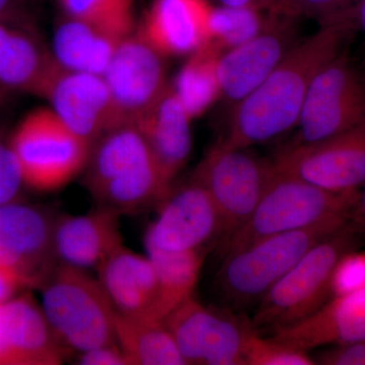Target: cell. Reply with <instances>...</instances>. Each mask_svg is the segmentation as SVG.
<instances>
[{"label": "cell", "mask_w": 365, "mask_h": 365, "mask_svg": "<svg viewBox=\"0 0 365 365\" xmlns=\"http://www.w3.org/2000/svg\"><path fill=\"white\" fill-rule=\"evenodd\" d=\"M359 193V190L329 191L275 169L247 222L220 242L222 258L271 235L302 230L340 216L352 218Z\"/></svg>", "instance_id": "3"}, {"label": "cell", "mask_w": 365, "mask_h": 365, "mask_svg": "<svg viewBox=\"0 0 365 365\" xmlns=\"http://www.w3.org/2000/svg\"><path fill=\"white\" fill-rule=\"evenodd\" d=\"M274 173L272 160L258 157L249 148H235L222 138L209 148L192 180L206 189L220 213V242L247 222Z\"/></svg>", "instance_id": "8"}, {"label": "cell", "mask_w": 365, "mask_h": 365, "mask_svg": "<svg viewBox=\"0 0 365 365\" xmlns=\"http://www.w3.org/2000/svg\"><path fill=\"white\" fill-rule=\"evenodd\" d=\"M222 53L207 43L189 55L170 85L192 120L204 114L220 98L218 60Z\"/></svg>", "instance_id": "27"}, {"label": "cell", "mask_w": 365, "mask_h": 365, "mask_svg": "<svg viewBox=\"0 0 365 365\" xmlns=\"http://www.w3.org/2000/svg\"><path fill=\"white\" fill-rule=\"evenodd\" d=\"M7 146H9V141L6 140L4 134H2L1 130H0V155L6 150Z\"/></svg>", "instance_id": "41"}, {"label": "cell", "mask_w": 365, "mask_h": 365, "mask_svg": "<svg viewBox=\"0 0 365 365\" xmlns=\"http://www.w3.org/2000/svg\"><path fill=\"white\" fill-rule=\"evenodd\" d=\"M280 173L333 192L365 185V123L314 143L288 144L272 160Z\"/></svg>", "instance_id": "11"}, {"label": "cell", "mask_w": 365, "mask_h": 365, "mask_svg": "<svg viewBox=\"0 0 365 365\" xmlns=\"http://www.w3.org/2000/svg\"><path fill=\"white\" fill-rule=\"evenodd\" d=\"M97 270L98 280L117 313L157 319V274L148 256L137 254L123 245Z\"/></svg>", "instance_id": "22"}, {"label": "cell", "mask_w": 365, "mask_h": 365, "mask_svg": "<svg viewBox=\"0 0 365 365\" xmlns=\"http://www.w3.org/2000/svg\"><path fill=\"white\" fill-rule=\"evenodd\" d=\"M120 216L116 211L104 207L86 215L57 216L54 249L59 263L97 269L123 246Z\"/></svg>", "instance_id": "20"}, {"label": "cell", "mask_w": 365, "mask_h": 365, "mask_svg": "<svg viewBox=\"0 0 365 365\" xmlns=\"http://www.w3.org/2000/svg\"><path fill=\"white\" fill-rule=\"evenodd\" d=\"M307 351L281 343L273 338L262 337L258 331L252 334L246 350V365H313Z\"/></svg>", "instance_id": "30"}, {"label": "cell", "mask_w": 365, "mask_h": 365, "mask_svg": "<svg viewBox=\"0 0 365 365\" xmlns=\"http://www.w3.org/2000/svg\"><path fill=\"white\" fill-rule=\"evenodd\" d=\"M24 186L26 185L20 163L9 143L6 150L0 155V206L19 200Z\"/></svg>", "instance_id": "33"}, {"label": "cell", "mask_w": 365, "mask_h": 365, "mask_svg": "<svg viewBox=\"0 0 365 365\" xmlns=\"http://www.w3.org/2000/svg\"><path fill=\"white\" fill-rule=\"evenodd\" d=\"M351 217L340 216L312 227L271 235L225 257L217 287L235 306L259 302L314 245L344 227Z\"/></svg>", "instance_id": "6"}, {"label": "cell", "mask_w": 365, "mask_h": 365, "mask_svg": "<svg viewBox=\"0 0 365 365\" xmlns=\"http://www.w3.org/2000/svg\"><path fill=\"white\" fill-rule=\"evenodd\" d=\"M69 352L30 294L0 304V365H59Z\"/></svg>", "instance_id": "17"}, {"label": "cell", "mask_w": 365, "mask_h": 365, "mask_svg": "<svg viewBox=\"0 0 365 365\" xmlns=\"http://www.w3.org/2000/svg\"><path fill=\"white\" fill-rule=\"evenodd\" d=\"M270 16L261 7L212 6L208 43L222 52L245 44L265 29Z\"/></svg>", "instance_id": "28"}, {"label": "cell", "mask_w": 365, "mask_h": 365, "mask_svg": "<svg viewBox=\"0 0 365 365\" xmlns=\"http://www.w3.org/2000/svg\"><path fill=\"white\" fill-rule=\"evenodd\" d=\"M270 334L273 339L304 351L365 341V289L334 297L316 313Z\"/></svg>", "instance_id": "19"}, {"label": "cell", "mask_w": 365, "mask_h": 365, "mask_svg": "<svg viewBox=\"0 0 365 365\" xmlns=\"http://www.w3.org/2000/svg\"><path fill=\"white\" fill-rule=\"evenodd\" d=\"M314 361L323 365H365V341L336 345L319 353Z\"/></svg>", "instance_id": "34"}, {"label": "cell", "mask_w": 365, "mask_h": 365, "mask_svg": "<svg viewBox=\"0 0 365 365\" xmlns=\"http://www.w3.org/2000/svg\"><path fill=\"white\" fill-rule=\"evenodd\" d=\"M78 364L83 365H130L120 346H101L88 351L78 353Z\"/></svg>", "instance_id": "35"}, {"label": "cell", "mask_w": 365, "mask_h": 365, "mask_svg": "<svg viewBox=\"0 0 365 365\" xmlns=\"http://www.w3.org/2000/svg\"><path fill=\"white\" fill-rule=\"evenodd\" d=\"M57 216L16 200L0 206V265L25 288H41L59 265L54 249Z\"/></svg>", "instance_id": "12"}, {"label": "cell", "mask_w": 365, "mask_h": 365, "mask_svg": "<svg viewBox=\"0 0 365 365\" xmlns=\"http://www.w3.org/2000/svg\"><path fill=\"white\" fill-rule=\"evenodd\" d=\"M85 185L98 207L119 215L155 205L170 192L136 123L114 127L91 145Z\"/></svg>", "instance_id": "2"}, {"label": "cell", "mask_w": 365, "mask_h": 365, "mask_svg": "<svg viewBox=\"0 0 365 365\" xmlns=\"http://www.w3.org/2000/svg\"><path fill=\"white\" fill-rule=\"evenodd\" d=\"M7 96H9V93L0 88V105L4 104L6 102Z\"/></svg>", "instance_id": "42"}, {"label": "cell", "mask_w": 365, "mask_h": 365, "mask_svg": "<svg viewBox=\"0 0 365 365\" xmlns=\"http://www.w3.org/2000/svg\"><path fill=\"white\" fill-rule=\"evenodd\" d=\"M40 289L43 313L69 351L117 343L116 309L98 278L86 269L59 264Z\"/></svg>", "instance_id": "5"}, {"label": "cell", "mask_w": 365, "mask_h": 365, "mask_svg": "<svg viewBox=\"0 0 365 365\" xmlns=\"http://www.w3.org/2000/svg\"><path fill=\"white\" fill-rule=\"evenodd\" d=\"M145 249L157 274L155 318L163 321L193 297L203 265V250L169 252L151 247Z\"/></svg>", "instance_id": "26"}, {"label": "cell", "mask_w": 365, "mask_h": 365, "mask_svg": "<svg viewBox=\"0 0 365 365\" xmlns=\"http://www.w3.org/2000/svg\"><path fill=\"white\" fill-rule=\"evenodd\" d=\"M163 57L137 32L118 46L103 74L118 124L136 123L169 88Z\"/></svg>", "instance_id": "13"}, {"label": "cell", "mask_w": 365, "mask_h": 365, "mask_svg": "<svg viewBox=\"0 0 365 365\" xmlns=\"http://www.w3.org/2000/svg\"><path fill=\"white\" fill-rule=\"evenodd\" d=\"M163 323L186 365H246L247 345L257 331L249 319L227 309L205 307L194 297Z\"/></svg>", "instance_id": "10"}, {"label": "cell", "mask_w": 365, "mask_h": 365, "mask_svg": "<svg viewBox=\"0 0 365 365\" xmlns=\"http://www.w3.org/2000/svg\"><path fill=\"white\" fill-rule=\"evenodd\" d=\"M41 98L76 135L93 145L103 134L119 126L111 93L104 78L57 67Z\"/></svg>", "instance_id": "16"}, {"label": "cell", "mask_w": 365, "mask_h": 365, "mask_svg": "<svg viewBox=\"0 0 365 365\" xmlns=\"http://www.w3.org/2000/svg\"><path fill=\"white\" fill-rule=\"evenodd\" d=\"M9 143L20 163L26 186L40 192L62 188L83 172L91 148L51 108L29 113Z\"/></svg>", "instance_id": "7"}, {"label": "cell", "mask_w": 365, "mask_h": 365, "mask_svg": "<svg viewBox=\"0 0 365 365\" xmlns=\"http://www.w3.org/2000/svg\"><path fill=\"white\" fill-rule=\"evenodd\" d=\"M346 14L351 19L355 26L365 33V0H359L354 6L346 11Z\"/></svg>", "instance_id": "38"}, {"label": "cell", "mask_w": 365, "mask_h": 365, "mask_svg": "<svg viewBox=\"0 0 365 365\" xmlns=\"http://www.w3.org/2000/svg\"><path fill=\"white\" fill-rule=\"evenodd\" d=\"M357 2L359 0H271L266 9L294 20L316 19L323 24L337 18Z\"/></svg>", "instance_id": "31"}, {"label": "cell", "mask_w": 365, "mask_h": 365, "mask_svg": "<svg viewBox=\"0 0 365 365\" xmlns=\"http://www.w3.org/2000/svg\"><path fill=\"white\" fill-rule=\"evenodd\" d=\"M208 0H153L137 33L163 56L191 55L209 40Z\"/></svg>", "instance_id": "18"}, {"label": "cell", "mask_w": 365, "mask_h": 365, "mask_svg": "<svg viewBox=\"0 0 365 365\" xmlns=\"http://www.w3.org/2000/svg\"><path fill=\"white\" fill-rule=\"evenodd\" d=\"M32 0H0V23L33 28Z\"/></svg>", "instance_id": "36"}, {"label": "cell", "mask_w": 365, "mask_h": 365, "mask_svg": "<svg viewBox=\"0 0 365 365\" xmlns=\"http://www.w3.org/2000/svg\"><path fill=\"white\" fill-rule=\"evenodd\" d=\"M58 66L34 28L0 23V88L41 97Z\"/></svg>", "instance_id": "21"}, {"label": "cell", "mask_w": 365, "mask_h": 365, "mask_svg": "<svg viewBox=\"0 0 365 365\" xmlns=\"http://www.w3.org/2000/svg\"><path fill=\"white\" fill-rule=\"evenodd\" d=\"M270 1H271V0H269L268 4H267V6H268V4H269V2H270ZM266 7H267V6H266Z\"/></svg>", "instance_id": "43"}, {"label": "cell", "mask_w": 365, "mask_h": 365, "mask_svg": "<svg viewBox=\"0 0 365 365\" xmlns=\"http://www.w3.org/2000/svg\"><path fill=\"white\" fill-rule=\"evenodd\" d=\"M125 38L64 14L55 30L52 54L68 71L103 76Z\"/></svg>", "instance_id": "24"}, {"label": "cell", "mask_w": 365, "mask_h": 365, "mask_svg": "<svg viewBox=\"0 0 365 365\" xmlns=\"http://www.w3.org/2000/svg\"><path fill=\"white\" fill-rule=\"evenodd\" d=\"M191 121L170 85L160 100L136 122L163 176L170 185L191 153Z\"/></svg>", "instance_id": "23"}, {"label": "cell", "mask_w": 365, "mask_h": 365, "mask_svg": "<svg viewBox=\"0 0 365 365\" xmlns=\"http://www.w3.org/2000/svg\"><path fill=\"white\" fill-rule=\"evenodd\" d=\"M25 288L21 280L9 269L0 265V304L13 299Z\"/></svg>", "instance_id": "37"}, {"label": "cell", "mask_w": 365, "mask_h": 365, "mask_svg": "<svg viewBox=\"0 0 365 365\" xmlns=\"http://www.w3.org/2000/svg\"><path fill=\"white\" fill-rule=\"evenodd\" d=\"M352 220L356 222L362 230H365V185L364 191L359 193V202L353 212Z\"/></svg>", "instance_id": "40"}, {"label": "cell", "mask_w": 365, "mask_h": 365, "mask_svg": "<svg viewBox=\"0 0 365 365\" xmlns=\"http://www.w3.org/2000/svg\"><path fill=\"white\" fill-rule=\"evenodd\" d=\"M115 334L130 365H186L162 319L116 312Z\"/></svg>", "instance_id": "25"}, {"label": "cell", "mask_w": 365, "mask_h": 365, "mask_svg": "<svg viewBox=\"0 0 365 365\" xmlns=\"http://www.w3.org/2000/svg\"><path fill=\"white\" fill-rule=\"evenodd\" d=\"M270 14L259 35L223 52L218 60L220 98L232 107L256 90L297 45L295 20Z\"/></svg>", "instance_id": "15"}, {"label": "cell", "mask_w": 365, "mask_h": 365, "mask_svg": "<svg viewBox=\"0 0 365 365\" xmlns=\"http://www.w3.org/2000/svg\"><path fill=\"white\" fill-rule=\"evenodd\" d=\"M365 289V252L351 251L338 262L331 278V295L341 297Z\"/></svg>", "instance_id": "32"}, {"label": "cell", "mask_w": 365, "mask_h": 365, "mask_svg": "<svg viewBox=\"0 0 365 365\" xmlns=\"http://www.w3.org/2000/svg\"><path fill=\"white\" fill-rule=\"evenodd\" d=\"M355 28L351 19L341 16L297 42L256 90L232 106L223 140L249 148L297 126L314 76L342 51Z\"/></svg>", "instance_id": "1"}, {"label": "cell", "mask_w": 365, "mask_h": 365, "mask_svg": "<svg viewBox=\"0 0 365 365\" xmlns=\"http://www.w3.org/2000/svg\"><path fill=\"white\" fill-rule=\"evenodd\" d=\"M64 14L125 38L134 33L133 0H58Z\"/></svg>", "instance_id": "29"}, {"label": "cell", "mask_w": 365, "mask_h": 365, "mask_svg": "<svg viewBox=\"0 0 365 365\" xmlns=\"http://www.w3.org/2000/svg\"><path fill=\"white\" fill-rule=\"evenodd\" d=\"M364 123L365 81L343 49L312 81L289 144L317 143Z\"/></svg>", "instance_id": "9"}, {"label": "cell", "mask_w": 365, "mask_h": 365, "mask_svg": "<svg viewBox=\"0 0 365 365\" xmlns=\"http://www.w3.org/2000/svg\"><path fill=\"white\" fill-rule=\"evenodd\" d=\"M362 228L350 220L322 240L259 302L252 324L258 332L278 330L316 313L331 295V278L338 262L354 251Z\"/></svg>", "instance_id": "4"}, {"label": "cell", "mask_w": 365, "mask_h": 365, "mask_svg": "<svg viewBox=\"0 0 365 365\" xmlns=\"http://www.w3.org/2000/svg\"><path fill=\"white\" fill-rule=\"evenodd\" d=\"M158 205V217L144 239L145 248L169 252L203 250L222 237V220L215 204L202 185L194 180L175 191L170 189Z\"/></svg>", "instance_id": "14"}, {"label": "cell", "mask_w": 365, "mask_h": 365, "mask_svg": "<svg viewBox=\"0 0 365 365\" xmlns=\"http://www.w3.org/2000/svg\"><path fill=\"white\" fill-rule=\"evenodd\" d=\"M220 6L230 7H261L266 9L269 0H218Z\"/></svg>", "instance_id": "39"}]
</instances>
